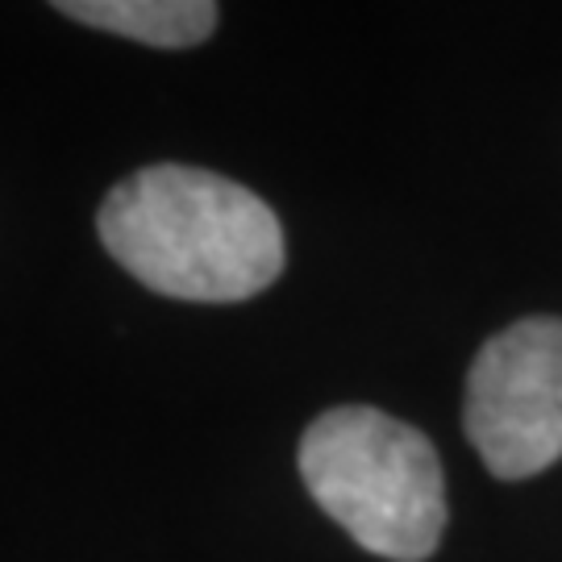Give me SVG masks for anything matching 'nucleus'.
I'll return each instance as SVG.
<instances>
[{"label":"nucleus","mask_w":562,"mask_h":562,"mask_svg":"<svg viewBox=\"0 0 562 562\" xmlns=\"http://www.w3.org/2000/svg\"><path fill=\"white\" fill-rule=\"evenodd\" d=\"M104 250L150 292L234 304L267 292L283 271V229L250 188L159 162L121 180L97 213Z\"/></svg>","instance_id":"obj_1"},{"label":"nucleus","mask_w":562,"mask_h":562,"mask_svg":"<svg viewBox=\"0 0 562 562\" xmlns=\"http://www.w3.org/2000/svg\"><path fill=\"white\" fill-rule=\"evenodd\" d=\"M301 480L367 554L425 562L446 529V480L422 429L380 408H329L304 429Z\"/></svg>","instance_id":"obj_2"},{"label":"nucleus","mask_w":562,"mask_h":562,"mask_svg":"<svg viewBox=\"0 0 562 562\" xmlns=\"http://www.w3.org/2000/svg\"><path fill=\"white\" fill-rule=\"evenodd\" d=\"M462 425L496 480H529L562 459V317H525L483 341Z\"/></svg>","instance_id":"obj_3"},{"label":"nucleus","mask_w":562,"mask_h":562,"mask_svg":"<svg viewBox=\"0 0 562 562\" xmlns=\"http://www.w3.org/2000/svg\"><path fill=\"white\" fill-rule=\"evenodd\" d=\"M55 9L92 30H109L162 50L196 46L217 30L222 18L213 0H59Z\"/></svg>","instance_id":"obj_4"}]
</instances>
